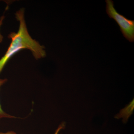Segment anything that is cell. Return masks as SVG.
<instances>
[{"label":"cell","instance_id":"52a82bcc","mask_svg":"<svg viewBox=\"0 0 134 134\" xmlns=\"http://www.w3.org/2000/svg\"><path fill=\"white\" fill-rule=\"evenodd\" d=\"M0 134H16V133H15L14 132L10 131V132H9L5 133H0Z\"/></svg>","mask_w":134,"mask_h":134},{"label":"cell","instance_id":"3957f363","mask_svg":"<svg viewBox=\"0 0 134 134\" xmlns=\"http://www.w3.org/2000/svg\"><path fill=\"white\" fill-rule=\"evenodd\" d=\"M134 110V100H132L131 103L124 109H122L120 111L117 117H123L124 121H127L129 117L133 113Z\"/></svg>","mask_w":134,"mask_h":134},{"label":"cell","instance_id":"7a4b0ae2","mask_svg":"<svg viewBox=\"0 0 134 134\" xmlns=\"http://www.w3.org/2000/svg\"><path fill=\"white\" fill-rule=\"evenodd\" d=\"M106 11L110 18H113L120 26L123 36L129 42L134 41V21L130 20L117 12L114 2L106 0Z\"/></svg>","mask_w":134,"mask_h":134},{"label":"cell","instance_id":"8992f818","mask_svg":"<svg viewBox=\"0 0 134 134\" xmlns=\"http://www.w3.org/2000/svg\"><path fill=\"white\" fill-rule=\"evenodd\" d=\"M64 127V124H62V125H61L59 126V127H58V129L56 130V132H55V133L54 134H58V133H59V132L60 130L62 129H63V128Z\"/></svg>","mask_w":134,"mask_h":134},{"label":"cell","instance_id":"5b68a950","mask_svg":"<svg viewBox=\"0 0 134 134\" xmlns=\"http://www.w3.org/2000/svg\"><path fill=\"white\" fill-rule=\"evenodd\" d=\"M5 16H4L1 17L0 18V29H1V27L2 25L3 24V20H4ZM3 37L1 34V31H0V43L2 42L3 40Z\"/></svg>","mask_w":134,"mask_h":134},{"label":"cell","instance_id":"277c9868","mask_svg":"<svg viewBox=\"0 0 134 134\" xmlns=\"http://www.w3.org/2000/svg\"><path fill=\"white\" fill-rule=\"evenodd\" d=\"M7 79H0V88H1V86L7 82ZM3 118H15V117L9 115V114L5 113L2 110V108H1V104H0V119Z\"/></svg>","mask_w":134,"mask_h":134},{"label":"cell","instance_id":"6da1fadb","mask_svg":"<svg viewBox=\"0 0 134 134\" xmlns=\"http://www.w3.org/2000/svg\"><path fill=\"white\" fill-rule=\"evenodd\" d=\"M15 16L19 23V29L17 32H11L9 35L11 42L5 55L0 59V73L10 58L23 49L30 50L36 59L46 56L44 47L32 38L29 33L25 19L24 9L16 12Z\"/></svg>","mask_w":134,"mask_h":134}]
</instances>
